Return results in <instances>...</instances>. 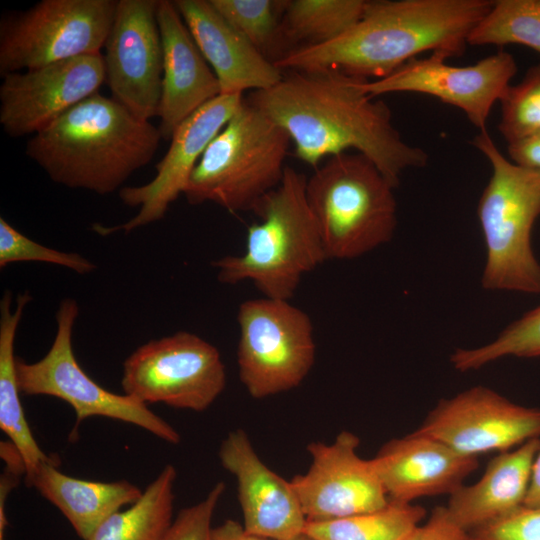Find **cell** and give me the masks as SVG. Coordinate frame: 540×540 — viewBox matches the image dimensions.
I'll list each match as a JSON object with an SVG mask.
<instances>
[{
  "label": "cell",
  "mask_w": 540,
  "mask_h": 540,
  "mask_svg": "<svg viewBox=\"0 0 540 540\" xmlns=\"http://www.w3.org/2000/svg\"><path fill=\"white\" fill-rule=\"evenodd\" d=\"M15 262H43L63 266L78 274H88L96 266L78 253L59 251L25 236L0 218V267Z\"/></svg>",
  "instance_id": "cell-32"
},
{
  "label": "cell",
  "mask_w": 540,
  "mask_h": 540,
  "mask_svg": "<svg viewBox=\"0 0 540 540\" xmlns=\"http://www.w3.org/2000/svg\"><path fill=\"white\" fill-rule=\"evenodd\" d=\"M490 0L368 1L362 18L339 38L299 46L274 62L281 70L336 69L346 75L382 79L430 51L460 56L468 37L490 10Z\"/></svg>",
  "instance_id": "cell-2"
},
{
  "label": "cell",
  "mask_w": 540,
  "mask_h": 540,
  "mask_svg": "<svg viewBox=\"0 0 540 540\" xmlns=\"http://www.w3.org/2000/svg\"><path fill=\"white\" fill-rule=\"evenodd\" d=\"M426 510L412 503L389 501L376 511L327 521H307L304 534L313 540H406Z\"/></svg>",
  "instance_id": "cell-26"
},
{
  "label": "cell",
  "mask_w": 540,
  "mask_h": 540,
  "mask_svg": "<svg viewBox=\"0 0 540 540\" xmlns=\"http://www.w3.org/2000/svg\"><path fill=\"white\" fill-rule=\"evenodd\" d=\"M78 314L77 301L63 299L56 312V335L46 355L33 363L16 358L21 394L52 396L65 401L75 412V429L89 417H106L136 425L165 442L178 444L181 436L177 430L148 405L101 387L80 367L72 348V332Z\"/></svg>",
  "instance_id": "cell-9"
},
{
  "label": "cell",
  "mask_w": 540,
  "mask_h": 540,
  "mask_svg": "<svg viewBox=\"0 0 540 540\" xmlns=\"http://www.w3.org/2000/svg\"><path fill=\"white\" fill-rule=\"evenodd\" d=\"M243 94H221L212 99L174 131L165 156L156 165V175L140 186H126L119 191L123 204L138 208V213L112 227L95 225L102 235L116 231L129 233L162 219L170 204L184 193L188 180L211 140L226 125L243 102Z\"/></svg>",
  "instance_id": "cell-17"
},
{
  "label": "cell",
  "mask_w": 540,
  "mask_h": 540,
  "mask_svg": "<svg viewBox=\"0 0 540 540\" xmlns=\"http://www.w3.org/2000/svg\"><path fill=\"white\" fill-rule=\"evenodd\" d=\"M218 458L236 480L243 526L248 532L271 540H295L304 534L307 519L290 480L260 459L244 430L227 434Z\"/></svg>",
  "instance_id": "cell-18"
},
{
  "label": "cell",
  "mask_w": 540,
  "mask_h": 540,
  "mask_svg": "<svg viewBox=\"0 0 540 540\" xmlns=\"http://www.w3.org/2000/svg\"><path fill=\"white\" fill-rule=\"evenodd\" d=\"M176 477L175 467L165 465L136 502L106 518L87 540H162L173 522Z\"/></svg>",
  "instance_id": "cell-25"
},
{
  "label": "cell",
  "mask_w": 540,
  "mask_h": 540,
  "mask_svg": "<svg viewBox=\"0 0 540 540\" xmlns=\"http://www.w3.org/2000/svg\"><path fill=\"white\" fill-rule=\"evenodd\" d=\"M225 491L217 482L204 499L179 511L162 540H210L212 518Z\"/></svg>",
  "instance_id": "cell-33"
},
{
  "label": "cell",
  "mask_w": 540,
  "mask_h": 540,
  "mask_svg": "<svg viewBox=\"0 0 540 540\" xmlns=\"http://www.w3.org/2000/svg\"><path fill=\"white\" fill-rule=\"evenodd\" d=\"M471 144L492 167L477 208L486 249L481 284L487 290L540 294V264L531 246L540 215V172L506 158L487 130Z\"/></svg>",
  "instance_id": "cell-5"
},
{
  "label": "cell",
  "mask_w": 540,
  "mask_h": 540,
  "mask_svg": "<svg viewBox=\"0 0 540 540\" xmlns=\"http://www.w3.org/2000/svg\"><path fill=\"white\" fill-rule=\"evenodd\" d=\"M499 102L498 129L508 144L540 133V64L510 85Z\"/></svg>",
  "instance_id": "cell-31"
},
{
  "label": "cell",
  "mask_w": 540,
  "mask_h": 540,
  "mask_svg": "<svg viewBox=\"0 0 540 540\" xmlns=\"http://www.w3.org/2000/svg\"><path fill=\"white\" fill-rule=\"evenodd\" d=\"M367 4L366 0L287 1L282 19L283 38L303 42L302 46L331 42L362 18Z\"/></svg>",
  "instance_id": "cell-27"
},
{
  "label": "cell",
  "mask_w": 540,
  "mask_h": 540,
  "mask_svg": "<svg viewBox=\"0 0 540 540\" xmlns=\"http://www.w3.org/2000/svg\"><path fill=\"white\" fill-rule=\"evenodd\" d=\"M360 439L343 430L330 443L311 442L312 462L290 483L307 521H327L379 510L389 503L372 460L359 456Z\"/></svg>",
  "instance_id": "cell-15"
},
{
  "label": "cell",
  "mask_w": 540,
  "mask_h": 540,
  "mask_svg": "<svg viewBox=\"0 0 540 540\" xmlns=\"http://www.w3.org/2000/svg\"><path fill=\"white\" fill-rule=\"evenodd\" d=\"M161 133L99 92L31 137L26 155L55 183L106 195L153 159Z\"/></svg>",
  "instance_id": "cell-3"
},
{
  "label": "cell",
  "mask_w": 540,
  "mask_h": 540,
  "mask_svg": "<svg viewBox=\"0 0 540 540\" xmlns=\"http://www.w3.org/2000/svg\"><path fill=\"white\" fill-rule=\"evenodd\" d=\"M295 540H313V539H311L310 537H308V536L305 535V534H302L301 536H299V537L296 538Z\"/></svg>",
  "instance_id": "cell-39"
},
{
  "label": "cell",
  "mask_w": 540,
  "mask_h": 540,
  "mask_svg": "<svg viewBox=\"0 0 540 540\" xmlns=\"http://www.w3.org/2000/svg\"><path fill=\"white\" fill-rule=\"evenodd\" d=\"M121 386L146 405L202 412L225 389L226 371L214 345L179 331L135 349L123 363Z\"/></svg>",
  "instance_id": "cell-11"
},
{
  "label": "cell",
  "mask_w": 540,
  "mask_h": 540,
  "mask_svg": "<svg viewBox=\"0 0 540 540\" xmlns=\"http://www.w3.org/2000/svg\"><path fill=\"white\" fill-rule=\"evenodd\" d=\"M210 540H271L248 532L242 524L227 519L211 530Z\"/></svg>",
  "instance_id": "cell-37"
},
{
  "label": "cell",
  "mask_w": 540,
  "mask_h": 540,
  "mask_svg": "<svg viewBox=\"0 0 540 540\" xmlns=\"http://www.w3.org/2000/svg\"><path fill=\"white\" fill-rule=\"evenodd\" d=\"M406 540H475L459 526L445 506L436 507L423 525H418Z\"/></svg>",
  "instance_id": "cell-35"
},
{
  "label": "cell",
  "mask_w": 540,
  "mask_h": 540,
  "mask_svg": "<svg viewBox=\"0 0 540 540\" xmlns=\"http://www.w3.org/2000/svg\"><path fill=\"white\" fill-rule=\"evenodd\" d=\"M446 59L439 53L414 58L382 79H362L359 86L372 97L395 92L436 97L462 110L477 129L485 131L493 105L517 72L514 57L499 51L469 66H452Z\"/></svg>",
  "instance_id": "cell-12"
},
{
  "label": "cell",
  "mask_w": 540,
  "mask_h": 540,
  "mask_svg": "<svg viewBox=\"0 0 540 540\" xmlns=\"http://www.w3.org/2000/svg\"><path fill=\"white\" fill-rule=\"evenodd\" d=\"M117 0H42L0 23V74L101 53Z\"/></svg>",
  "instance_id": "cell-10"
},
{
  "label": "cell",
  "mask_w": 540,
  "mask_h": 540,
  "mask_svg": "<svg viewBox=\"0 0 540 540\" xmlns=\"http://www.w3.org/2000/svg\"><path fill=\"white\" fill-rule=\"evenodd\" d=\"M173 3L212 68L221 94L265 90L282 79L283 71L238 32L210 0Z\"/></svg>",
  "instance_id": "cell-21"
},
{
  "label": "cell",
  "mask_w": 540,
  "mask_h": 540,
  "mask_svg": "<svg viewBox=\"0 0 540 540\" xmlns=\"http://www.w3.org/2000/svg\"><path fill=\"white\" fill-rule=\"evenodd\" d=\"M470 533L475 540H540V506H522Z\"/></svg>",
  "instance_id": "cell-34"
},
{
  "label": "cell",
  "mask_w": 540,
  "mask_h": 540,
  "mask_svg": "<svg viewBox=\"0 0 540 540\" xmlns=\"http://www.w3.org/2000/svg\"><path fill=\"white\" fill-rule=\"evenodd\" d=\"M416 431L469 456L500 453L540 438V408L478 385L438 401Z\"/></svg>",
  "instance_id": "cell-13"
},
{
  "label": "cell",
  "mask_w": 540,
  "mask_h": 540,
  "mask_svg": "<svg viewBox=\"0 0 540 540\" xmlns=\"http://www.w3.org/2000/svg\"><path fill=\"white\" fill-rule=\"evenodd\" d=\"M217 11L264 56L283 38L282 19L287 1L210 0ZM270 53V52H269Z\"/></svg>",
  "instance_id": "cell-30"
},
{
  "label": "cell",
  "mask_w": 540,
  "mask_h": 540,
  "mask_svg": "<svg viewBox=\"0 0 540 540\" xmlns=\"http://www.w3.org/2000/svg\"><path fill=\"white\" fill-rule=\"evenodd\" d=\"M307 178L286 166L281 183L253 210L260 221L249 226L244 253L212 262L219 282L250 281L264 297L290 301L302 277L328 260L307 201Z\"/></svg>",
  "instance_id": "cell-4"
},
{
  "label": "cell",
  "mask_w": 540,
  "mask_h": 540,
  "mask_svg": "<svg viewBox=\"0 0 540 540\" xmlns=\"http://www.w3.org/2000/svg\"><path fill=\"white\" fill-rule=\"evenodd\" d=\"M239 378L249 395L264 399L298 387L316 357L313 323L288 300L259 298L238 308Z\"/></svg>",
  "instance_id": "cell-8"
},
{
  "label": "cell",
  "mask_w": 540,
  "mask_h": 540,
  "mask_svg": "<svg viewBox=\"0 0 540 540\" xmlns=\"http://www.w3.org/2000/svg\"><path fill=\"white\" fill-rule=\"evenodd\" d=\"M394 189L360 153L331 156L315 169L307 178L306 197L327 259H354L392 239Z\"/></svg>",
  "instance_id": "cell-6"
},
{
  "label": "cell",
  "mask_w": 540,
  "mask_h": 540,
  "mask_svg": "<svg viewBox=\"0 0 540 540\" xmlns=\"http://www.w3.org/2000/svg\"><path fill=\"white\" fill-rule=\"evenodd\" d=\"M0 124L10 137L35 135L105 82L102 53L77 56L4 75Z\"/></svg>",
  "instance_id": "cell-16"
},
{
  "label": "cell",
  "mask_w": 540,
  "mask_h": 540,
  "mask_svg": "<svg viewBox=\"0 0 540 540\" xmlns=\"http://www.w3.org/2000/svg\"><path fill=\"white\" fill-rule=\"evenodd\" d=\"M371 460L389 500L403 503L450 495L479 465L478 457L416 430L387 441Z\"/></svg>",
  "instance_id": "cell-19"
},
{
  "label": "cell",
  "mask_w": 540,
  "mask_h": 540,
  "mask_svg": "<svg viewBox=\"0 0 540 540\" xmlns=\"http://www.w3.org/2000/svg\"><path fill=\"white\" fill-rule=\"evenodd\" d=\"M290 142L282 127L244 98L194 168L183 193L187 202L253 212L281 183Z\"/></svg>",
  "instance_id": "cell-7"
},
{
  "label": "cell",
  "mask_w": 540,
  "mask_h": 540,
  "mask_svg": "<svg viewBox=\"0 0 540 540\" xmlns=\"http://www.w3.org/2000/svg\"><path fill=\"white\" fill-rule=\"evenodd\" d=\"M157 21L163 46L158 129L170 141L177 127L221 89L173 1L159 0Z\"/></svg>",
  "instance_id": "cell-20"
},
{
  "label": "cell",
  "mask_w": 540,
  "mask_h": 540,
  "mask_svg": "<svg viewBox=\"0 0 540 540\" xmlns=\"http://www.w3.org/2000/svg\"><path fill=\"white\" fill-rule=\"evenodd\" d=\"M158 2L117 0L103 54L105 82L112 98L147 121L157 116L161 98L163 46Z\"/></svg>",
  "instance_id": "cell-14"
},
{
  "label": "cell",
  "mask_w": 540,
  "mask_h": 540,
  "mask_svg": "<svg viewBox=\"0 0 540 540\" xmlns=\"http://www.w3.org/2000/svg\"><path fill=\"white\" fill-rule=\"evenodd\" d=\"M509 356H540V305L508 325L491 342L476 348L456 349L450 362L454 369L468 372Z\"/></svg>",
  "instance_id": "cell-29"
},
{
  "label": "cell",
  "mask_w": 540,
  "mask_h": 540,
  "mask_svg": "<svg viewBox=\"0 0 540 540\" xmlns=\"http://www.w3.org/2000/svg\"><path fill=\"white\" fill-rule=\"evenodd\" d=\"M31 301L28 291L18 294L12 309V293L5 291L0 301V428L19 452L25 465V479L37 467L52 460L36 442L21 404L16 373L14 342L26 305Z\"/></svg>",
  "instance_id": "cell-24"
},
{
  "label": "cell",
  "mask_w": 540,
  "mask_h": 540,
  "mask_svg": "<svg viewBox=\"0 0 540 540\" xmlns=\"http://www.w3.org/2000/svg\"><path fill=\"white\" fill-rule=\"evenodd\" d=\"M468 44H517L540 54V0L493 1L469 35Z\"/></svg>",
  "instance_id": "cell-28"
},
{
  "label": "cell",
  "mask_w": 540,
  "mask_h": 540,
  "mask_svg": "<svg viewBox=\"0 0 540 540\" xmlns=\"http://www.w3.org/2000/svg\"><path fill=\"white\" fill-rule=\"evenodd\" d=\"M507 152L513 163L540 172V133L508 144Z\"/></svg>",
  "instance_id": "cell-36"
},
{
  "label": "cell",
  "mask_w": 540,
  "mask_h": 540,
  "mask_svg": "<svg viewBox=\"0 0 540 540\" xmlns=\"http://www.w3.org/2000/svg\"><path fill=\"white\" fill-rule=\"evenodd\" d=\"M539 448L540 438H535L494 456L477 482L449 495L445 508L450 517L472 532L522 507Z\"/></svg>",
  "instance_id": "cell-22"
},
{
  "label": "cell",
  "mask_w": 540,
  "mask_h": 540,
  "mask_svg": "<svg viewBox=\"0 0 540 540\" xmlns=\"http://www.w3.org/2000/svg\"><path fill=\"white\" fill-rule=\"evenodd\" d=\"M361 80L336 69L287 71L245 100L287 132L295 156L307 165L316 169L355 149L396 188L405 170L427 164L428 154L404 141L389 106L366 94Z\"/></svg>",
  "instance_id": "cell-1"
},
{
  "label": "cell",
  "mask_w": 540,
  "mask_h": 540,
  "mask_svg": "<svg viewBox=\"0 0 540 540\" xmlns=\"http://www.w3.org/2000/svg\"><path fill=\"white\" fill-rule=\"evenodd\" d=\"M523 506H540V448L532 464L529 486Z\"/></svg>",
  "instance_id": "cell-38"
},
{
  "label": "cell",
  "mask_w": 540,
  "mask_h": 540,
  "mask_svg": "<svg viewBox=\"0 0 540 540\" xmlns=\"http://www.w3.org/2000/svg\"><path fill=\"white\" fill-rule=\"evenodd\" d=\"M25 480L61 511L83 540L110 515L136 502L143 492L127 480L101 482L66 475L54 459L42 462Z\"/></svg>",
  "instance_id": "cell-23"
}]
</instances>
